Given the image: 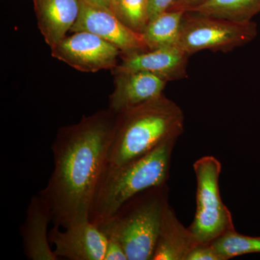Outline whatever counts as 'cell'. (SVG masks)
<instances>
[{
  "label": "cell",
  "instance_id": "22",
  "mask_svg": "<svg viewBox=\"0 0 260 260\" xmlns=\"http://www.w3.org/2000/svg\"><path fill=\"white\" fill-rule=\"evenodd\" d=\"M204 1L205 0H177L169 10H183L185 11Z\"/></svg>",
  "mask_w": 260,
  "mask_h": 260
},
{
  "label": "cell",
  "instance_id": "17",
  "mask_svg": "<svg viewBox=\"0 0 260 260\" xmlns=\"http://www.w3.org/2000/svg\"><path fill=\"white\" fill-rule=\"evenodd\" d=\"M210 244L222 260L251 253H260V237L243 235L235 229L222 234Z\"/></svg>",
  "mask_w": 260,
  "mask_h": 260
},
{
  "label": "cell",
  "instance_id": "1",
  "mask_svg": "<svg viewBox=\"0 0 260 260\" xmlns=\"http://www.w3.org/2000/svg\"><path fill=\"white\" fill-rule=\"evenodd\" d=\"M116 115L109 109L98 111L58 130L51 145L54 170L39 193L55 226L67 229L90 220L95 191L107 166Z\"/></svg>",
  "mask_w": 260,
  "mask_h": 260
},
{
  "label": "cell",
  "instance_id": "21",
  "mask_svg": "<svg viewBox=\"0 0 260 260\" xmlns=\"http://www.w3.org/2000/svg\"><path fill=\"white\" fill-rule=\"evenodd\" d=\"M177 1V0H148V21L156 15L170 9Z\"/></svg>",
  "mask_w": 260,
  "mask_h": 260
},
{
  "label": "cell",
  "instance_id": "13",
  "mask_svg": "<svg viewBox=\"0 0 260 260\" xmlns=\"http://www.w3.org/2000/svg\"><path fill=\"white\" fill-rule=\"evenodd\" d=\"M38 27L51 48L67 37L79 15L80 0H34Z\"/></svg>",
  "mask_w": 260,
  "mask_h": 260
},
{
  "label": "cell",
  "instance_id": "20",
  "mask_svg": "<svg viewBox=\"0 0 260 260\" xmlns=\"http://www.w3.org/2000/svg\"><path fill=\"white\" fill-rule=\"evenodd\" d=\"M186 260H222L211 244H199L191 249Z\"/></svg>",
  "mask_w": 260,
  "mask_h": 260
},
{
  "label": "cell",
  "instance_id": "18",
  "mask_svg": "<svg viewBox=\"0 0 260 260\" xmlns=\"http://www.w3.org/2000/svg\"><path fill=\"white\" fill-rule=\"evenodd\" d=\"M148 0H115L114 13L125 25L142 34L148 22Z\"/></svg>",
  "mask_w": 260,
  "mask_h": 260
},
{
  "label": "cell",
  "instance_id": "4",
  "mask_svg": "<svg viewBox=\"0 0 260 260\" xmlns=\"http://www.w3.org/2000/svg\"><path fill=\"white\" fill-rule=\"evenodd\" d=\"M168 204L167 184L152 188L137 194L98 225L104 234L118 237L128 260H153Z\"/></svg>",
  "mask_w": 260,
  "mask_h": 260
},
{
  "label": "cell",
  "instance_id": "23",
  "mask_svg": "<svg viewBox=\"0 0 260 260\" xmlns=\"http://www.w3.org/2000/svg\"><path fill=\"white\" fill-rule=\"evenodd\" d=\"M84 1L87 2L90 4L95 5V6L104 8V9L110 10L112 13H114L115 0H84Z\"/></svg>",
  "mask_w": 260,
  "mask_h": 260
},
{
  "label": "cell",
  "instance_id": "8",
  "mask_svg": "<svg viewBox=\"0 0 260 260\" xmlns=\"http://www.w3.org/2000/svg\"><path fill=\"white\" fill-rule=\"evenodd\" d=\"M70 31L95 34L116 46L121 56L149 50L143 34L130 28L110 10L84 0H80L79 15Z\"/></svg>",
  "mask_w": 260,
  "mask_h": 260
},
{
  "label": "cell",
  "instance_id": "12",
  "mask_svg": "<svg viewBox=\"0 0 260 260\" xmlns=\"http://www.w3.org/2000/svg\"><path fill=\"white\" fill-rule=\"evenodd\" d=\"M52 223L49 208L40 195H34L29 203L26 216L20 227L23 249L27 259L58 260L51 249L48 227Z\"/></svg>",
  "mask_w": 260,
  "mask_h": 260
},
{
  "label": "cell",
  "instance_id": "10",
  "mask_svg": "<svg viewBox=\"0 0 260 260\" xmlns=\"http://www.w3.org/2000/svg\"><path fill=\"white\" fill-rule=\"evenodd\" d=\"M189 56L178 47L158 48L121 56L112 74L142 71L157 75L167 81L187 77Z\"/></svg>",
  "mask_w": 260,
  "mask_h": 260
},
{
  "label": "cell",
  "instance_id": "19",
  "mask_svg": "<svg viewBox=\"0 0 260 260\" xmlns=\"http://www.w3.org/2000/svg\"><path fill=\"white\" fill-rule=\"evenodd\" d=\"M107 242L104 260H128L122 244L114 234H105Z\"/></svg>",
  "mask_w": 260,
  "mask_h": 260
},
{
  "label": "cell",
  "instance_id": "7",
  "mask_svg": "<svg viewBox=\"0 0 260 260\" xmlns=\"http://www.w3.org/2000/svg\"><path fill=\"white\" fill-rule=\"evenodd\" d=\"M51 50L53 57L84 73L112 70L121 56V51L114 44L87 31L67 36Z\"/></svg>",
  "mask_w": 260,
  "mask_h": 260
},
{
  "label": "cell",
  "instance_id": "6",
  "mask_svg": "<svg viewBox=\"0 0 260 260\" xmlns=\"http://www.w3.org/2000/svg\"><path fill=\"white\" fill-rule=\"evenodd\" d=\"M257 34L253 21L237 23L185 11L177 47L189 56L204 50L226 53L252 42Z\"/></svg>",
  "mask_w": 260,
  "mask_h": 260
},
{
  "label": "cell",
  "instance_id": "15",
  "mask_svg": "<svg viewBox=\"0 0 260 260\" xmlns=\"http://www.w3.org/2000/svg\"><path fill=\"white\" fill-rule=\"evenodd\" d=\"M185 11L169 10L149 20L143 30L148 49L177 47Z\"/></svg>",
  "mask_w": 260,
  "mask_h": 260
},
{
  "label": "cell",
  "instance_id": "14",
  "mask_svg": "<svg viewBox=\"0 0 260 260\" xmlns=\"http://www.w3.org/2000/svg\"><path fill=\"white\" fill-rule=\"evenodd\" d=\"M198 244L189 229L179 221L168 204L162 215L153 260H186Z\"/></svg>",
  "mask_w": 260,
  "mask_h": 260
},
{
  "label": "cell",
  "instance_id": "5",
  "mask_svg": "<svg viewBox=\"0 0 260 260\" xmlns=\"http://www.w3.org/2000/svg\"><path fill=\"white\" fill-rule=\"evenodd\" d=\"M193 167L197 179V208L188 229L198 242L210 244L222 234L235 229L232 213L220 197L221 162L213 155H206L197 160Z\"/></svg>",
  "mask_w": 260,
  "mask_h": 260
},
{
  "label": "cell",
  "instance_id": "24",
  "mask_svg": "<svg viewBox=\"0 0 260 260\" xmlns=\"http://www.w3.org/2000/svg\"><path fill=\"white\" fill-rule=\"evenodd\" d=\"M34 0H32V2H34Z\"/></svg>",
  "mask_w": 260,
  "mask_h": 260
},
{
  "label": "cell",
  "instance_id": "9",
  "mask_svg": "<svg viewBox=\"0 0 260 260\" xmlns=\"http://www.w3.org/2000/svg\"><path fill=\"white\" fill-rule=\"evenodd\" d=\"M49 240L55 246L54 252L59 259H104L107 237L99 225L90 220L64 231L54 225L49 232Z\"/></svg>",
  "mask_w": 260,
  "mask_h": 260
},
{
  "label": "cell",
  "instance_id": "3",
  "mask_svg": "<svg viewBox=\"0 0 260 260\" xmlns=\"http://www.w3.org/2000/svg\"><path fill=\"white\" fill-rule=\"evenodd\" d=\"M177 140H168L123 167L106 166L94 197L90 221L99 225L111 218L137 194L166 185Z\"/></svg>",
  "mask_w": 260,
  "mask_h": 260
},
{
  "label": "cell",
  "instance_id": "2",
  "mask_svg": "<svg viewBox=\"0 0 260 260\" xmlns=\"http://www.w3.org/2000/svg\"><path fill=\"white\" fill-rule=\"evenodd\" d=\"M116 114L107 167H123L184 133V112L164 94Z\"/></svg>",
  "mask_w": 260,
  "mask_h": 260
},
{
  "label": "cell",
  "instance_id": "11",
  "mask_svg": "<svg viewBox=\"0 0 260 260\" xmlns=\"http://www.w3.org/2000/svg\"><path fill=\"white\" fill-rule=\"evenodd\" d=\"M114 91L109 96V109L119 114L162 95L168 81L147 72L117 73Z\"/></svg>",
  "mask_w": 260,
  "mask_h": 260
},
{
  "label": "cell",
  "instance_id": "16",
  "mask_svg": "<svg viewBox=\"0 0 260 260\" xmlns=\"http://www.w3.org/2000/svg\"><path fill=\"white\" fill-rule=\"evenodd\" d=\"M185 11L237 23H248L260 13V0H205Z\"/></svg>",
  "mask_w": 260,
  "mask_h": 260
}]
</instances>
